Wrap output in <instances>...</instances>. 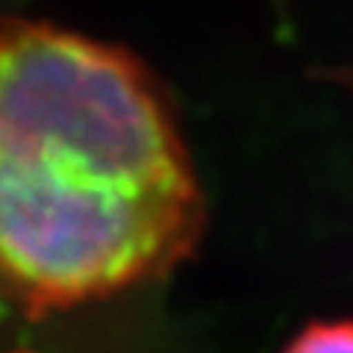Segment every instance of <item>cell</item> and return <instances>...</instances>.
Masks as SVG:
<instances>
[{"label": "cell", "mask_w": 353, "mask_h": 353, "mask_svg": "<svg viewBox=\"0 0 353 353\" xmlns=\"http://www.w3.org/2000/svg\"><path fill=\"white\" fill-rule=\"evenodd\" d=\"M283 353H353V321H315L297 333Z\"/></svg>", "instance_id": "2"}, {"label": "cell", "mask_w": 353, "mask_h": 353, "mask_svg": "<svg viewBox=\"0 0 353 353\" xmlns=\"http://www.w3.org/2000/svg\"><path fill=\"white\" fill-rule=\"evenodd\" d=\"M206 203L159 80L130 50L0 21V294L30 318L165 277Z\"/></svg>", "instance_id": "1"}]
</instances>
